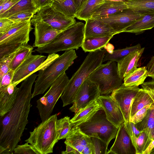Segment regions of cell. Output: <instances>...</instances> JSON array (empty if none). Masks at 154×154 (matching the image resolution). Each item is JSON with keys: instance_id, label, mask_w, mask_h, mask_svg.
Masks as SVG:
<instances>
[{"instance_id": "1f68e13d", "label": "cell", "mask_w": 154, "mask_h": 154, "mask_svg": "<svg viewBox=\"0 0 154 154\" xmlns=\"http://www.w3.org/2000/svg\"><path fill=\"white\" fill-rule=\"evenodd\" d=\"M33 47L28 43L23 44L17 51L10 65V69L14 71L29 55L32 54Z\"/></svg>"}, {"instance_id": "d590c367", "label": "cell", "mask_w": 154, "mask_h": 154, "mask_svg": "<svg viewBox=\"0 0 154 154\" xmlns=\"http://www.w3.org/2000/svg\"><path fill=\"white\" fill-rule=\"evenodd\" d=\"M129 135L136 151V154H142L147 139L146 134L142 132L138 137L132 132L126 131Z\"/></svg>"}, {"instance_id": "f6af8a7d", "label": "cell", "mask_w": 154, "mask_h": 154, "mask_svg": "<svg viewBox=\"0 0 154 154\" xmlns=\"http://www.w3.org/2000/svg\"><path fill=\"white\" fill-rule=\"evenodd\" d=\"M142 88L149 94L154 102V79L151 81L144 82L141 84Z\"/></svg>"}, {"instance_id": "60d3db41", "label": "cell", "mask_w": 154, "mask_h": 154, "mask_svg": "<svg viewBox=\"0 0 154 154\" xmlns=\"http://www.w3.org/2000/svg\"><path fill=\"white\" fill-rule=\"evenodd\" d=\"M26 142L24 144L17 145L14 150V153L18 154H39L30 144Z\"/></svg>"}, {"instance_id": "680465c9", "label": "cell", "mask_w": 154, "mask_h": 154, "mask_svg": "<svg viewBox=\"0 0 154 154\" xmlns=\"http://www.w3.org/2000/svg\"></svg>"}, {"instance_id": "30bf717a", "label": "cell", "mask_w": 154, "mask_h": 154, "mask_svg": "<svg viewBox=\"0 0 154 154\" xmlns=\"http://www.w3.org/2000/svg\"><path fill=\"white\" fill-rule=\"evenodd\" d=\"M42 20L57 30L62 31L76 22L74 18H70L57 10L51 5L39 9L31 21Z\"/></svg>"}, {"instance_id": "e575fe53", "label": "cell", "mask_w": 154, "mask_h": 154, "mask_svg": "<svg viewBox=\"0 0 154 154\" xmlns=\"http://www.w3.org/2000/svg\"><path fill=\"white\" fill-rule=\"evenodd\" d=\"M57 127L59 140L66 139L72 128L70 117L66 116L57 120Z\"/></svg>"}, {"instance_id": "d6a6232c", "label": "cell", "mask_w": 154, "mask_h": 154, "mask_svg": "<svg viewBox=\"0 0 154 154\" xmlns=\"http://www.w3.org/2000/svg\"><path fill=\"white\" fill-rule=\"evenodd\" d=\"M141 48L140 44H138L133 46L116 49L113 51L111 53L108 52L105 55L103 62L112 60L118 63L129 54Z\"/></svg>"}, {"instance_id": "52a82bcc", "label": "cell", "mask_w": 154, "mask_h": 154, "mask_svg": "<svg viewBox=\"0 0 154 154\" xmlns=\"http://www.w3.org/2000/svg\"><path fill=\"white\" fill-rule=\"evenodd\" d=\"M77 127L89 137L99 138L108 146L116 138L119 128L107 119L102 108L91 119Z\"/></svg>"}, {"instance_id": "c3c4849f", "label": "cell", "mask_w": 154, "mask_h": 154, "mask_svg": "<svg viewBox=\"0 0 154 154\" xmlns=\"http://www.w3.org/2000/svg\"><path fill=\"white\" fill-rule=\"evenodd\" d=\"M148 76L154 79V56L152 57L147 65Z\"/></svg>"}, {"instance_id": "d4e9b609", "label": "cell", "mask_w": 154, "mask_h": 154, "mask_svg": "<svg viewBox=\"0 0 154 154\" xmlns=\"http://www.w3.org/2000/svg\"><path fill=\"white\" fill-rule=\"evenodd\" d=\"M113 35L84 38L81 47L85 52H91L105 47Z\"/></svg>"}, {"instance_id": "ab89813d", "label": "cell", "mask_w": 154, "mask_h": 154, "mask_svg": "<svg viewBox=\"0 0 154 154\" xmlns=\"http://www.w3.org/2000/svg\"><path fill=\"white\" fill-rule=\"evenodd\" d=\"M35 14L34 13L32 12H22L14 14L8 18L15 23L27 22L31 21V19Z\"/></svg>"}, {"instance_id": "e0dca14e", "label": "cell", "mask_w": 154, "mask_h": 154, "mask_svg": "<svg viewBox=\"0 0 154 154\" xmlns=\"http://www.w3.org/2000/svg\"><path fill=\"white\" fill-rule=\"evenodd\" d=\"M85 21L84 38L113 36L117 34L109 25L98 20L90 18Z\"/></svg>"}, {"instance_id": "7c38bea8", "label": "cell", "mask_w": 154, "mask_h": 154, "mask_svg": "<svg viewBox=\"0 0 154 154\" xmlns=\"http://www.w3.org/2000/svg\"><path fill=\"white\" fill-rule=\"evenodd\" d=\"M100 95L97 86L88 78L79 88L73 105L69 108V110L76 113L85 107Z\"/></svg>"}, {"instance_id": "ee69618b", "label": "cell", "mask_w": 154, "mask_h": 154, "mask_svg": "<svg viewBox=\"0 0 154 154\" xmlns=\"http://www.w3.org/2000/svg\"><path fill=\"white\" fill-rule=\"evenodd\" d=\"M15 23L8 18H0V35L6 32Z\"/></svg>"}, {"instance_id": "f35d334b", "label": "cell", "mask_w": 154, "mask_h": 154, "mask_svg": "<svg viewBox=\"0 0 154 154\" xmlns=\"http://www.w3.org/2000/svg\"><path fill=\"white\" fill-rule=\"evenodd\" d=\"M16 51L0 59V79L10 69L11 61Z\"/></svg>"}, {"instance_id": "4dcf8cb0", "label": "cell", "mask_w": 154, "mask_h": 154, "mask_svg": "<svg viewBox=\"0 0 154 154\" xmlns=\"http://www.w3.org/2000/svg\"><path fill=\"white\" fill-rule=\"evenodd\" d=\"M128 8L140 13L154 12V0H125Z\"/></svg>"}, {"instance_id": "74e56055", "label": "cell", "mask_w": 154, "mask_h": 154, "mask_svg": "<svg viewBox=\"0 0 154 154\" xmlns=\"http://www.w3.org/2000/svg\"><path fill=\"white\" fill-rule=\"evenodd\" d=\"M93 145L94 154H107L108 145L103 140L95 137H90Z\"/></svg>"}, {"instance_id": "83f0119b", "label": "cell", "mask_w": 154, "mask_h": 154, "mask_svg": "<svg viewBox=\"0 0 154 154\" xmlns=\"http://www.w3.org/2000/svg\"><path fill=\"white\" fill-rule=\"evenodd\" d=\"M148 76L146 66L137 68L123 79V84L126 86H138L142 84Z\"/></svg>"}, {"instance_id": "4316f807", "label": "cell", "mask_w": 154, "mask_h": 154, "mask_svg": "<svg viewBox=\"0 0 154 154\" xmlns=\"http://www.w3.org/2000/svg\"><path fill=\"white\" fill-rule=\"evenodd\" d=\"M105 0H86L82 7L77 12L75 17L85 21L90 19L96 10Z\"/></svg>"}, {"instance_id": "f907efd6", "label": "cell", "mask_w": 154, "mask_h": 154, "mask_svg": "<svg viewBox=\"0 0 154 154\" xmlns=\"http://www.w3.org/2000/svg\"><path fill=\"white\" fill-rule=\"evenodd\" d=\"M82 154H94L93 146L92 142L85 146L82 152Z\"/></svg>"}, {"instance_id": "2e32d148", "label": "cell", "mask_w": 154, "mask_h": 154, "mask_svg": "<svg viewBox=\"0 0 154 154\" xmlns=\"http://www.w3.org/2000/svg\"><path fill=\"white\" fill-rule=\"evenodd\" d=\"M107 154H136L135 149L125 129L124 122L119 127L115 141Z\"/></svg>"}, {"instance_id": "7dc6e473", "label": "cell", "mask_w": 154, "mask_h": 154, "mask_svg": "<svg viewBox=\"0 0 154 154\" xmlns=\"http://www.w3.org/2000/svg\"><path fill=\"white\" fill-rule=\"evenodd\" d=\"M20 0H8L4 4L2 9L0 11L1 15L11 8Z\"/></svg>"}, {"instance_id": "7402d4cb", "label": "cell", "mask_w": 154, "mask_h": 154, "mask_svg": "<svg viewBox=\"0 0 154 154\" xmlns=\"http://www.w3.org/2000/svg\"><path fill=\"white\" fill-rule=\"evenodd\" d=\"M135 126L139 130L145 132L147 136L143 152L154 139V103L152 104L148 110L143 119L141 122L135 124Z\"/></svg>"}, {"instance_id": "bcb514c9", "label": "cell", "mask_w": 154, "mask_h": 154, "mask_svg": "<svg viewBox=\"0 0 154 154\" xmlns=\"http://www.w3.org/2000/svg\"><path fill=\"white\" fill-rule=\"evenodd\" d=\"M34 6L38 9L51 5L53 0H31Z\"/></svg>"}, {"instance_id": "9c48e42d", "label": "cell", "mask_w": 154, "mask_h": 154, "mask_svg": "<svg viewBox=\"0 0 154 154\" xmlns=\"http://www.w3.org/2000/svg\"><path fill=\"white\" fill-rule=\"evenodd\" d=\"M60 55L57 54L46 56L31 54L15 70L12 84L17 86L31 75L45 68Z\"/></svg>"}, {"instance_id": "484cf974", "label": "cell", "mask_w": 154, "mask_h": 154, "mask_svg": "<svg viewBox=\"0 0 154 154\" xmlns=\"http://www.w3.org/2000/svg\"><path fill=\"white\" fill-rule=\"evenodd\" d=\"M154 103L153 100L148 93L142 88H140L132 102L130 119L146 106Z\"/></svg>"}, {"instance_id": "836d02e7", "label": "cell", "mask_w": 154, "mask_h": 154, "mask_svg": "<svg viewBox=\"0 0 154 154\" xmlns=\"http://www.w3.org/2000/svg\"><path fill=\"white\" fill-rule=\"evenodd\" d=\"M51 5L67 17H75L78 9L73 0H65L60 2L54 0Z\"/></svg>"}, {"instance_id": "7a4b0ae2", "label": "cell", "mask_w": 154, "mask_h": 154, "mask_svg": "<svg viewBox=\"0 0 154 154\" xmlns=\"http://www.w3.org/2000/svg\"><path fill=\"white\" fill-rule=\"evenodd\" d=\"M105 55V51L101 49L89 52L79 68L69 80L61 96L63 107L73 103L81 85L102 64Z\"/></svg>"}, {"instance_id": "3957f363", "label": "cell", "mask_w": 154, "mask_h": 154, "mask_svg": "<svg viewBox=\"0 0 154 154\" xmlns=\"http://www.w3.org/2000/svg\"><path fill=\"white\" fill-rule=\"evenodd\" d=\"M78 56L74 49L65 51L49 64L38 71L32 98L43 94L60 75L65 72Z\"/></svg>"}, {"instance_id": "44dd1931", "label": "cell", "mask_w": 154, "mask_h": 154, "mask_svg": "<svg viewBox=\"0 0 154 154\" xmlns=\"http://www.w3.org/2000/svg\"><path fill=\"white\" fill-rule=\"evenodd\" d=\"M128 8L124 2H115L105 0L94 12L91 19L106 17Z\"/></svg>"}, {"instance_id": "9a60e30c", "label": "cell", "mask_w": 154, "mask_h": 154, "mask_svg": "<svg viewBox=\"0 0 154 154\" xmlns=\"http://www.w3.org/2000/svg\"><path fill=\"white\" fill-rule=\"evenodd\" d=\"M105 112L107 119L116 127L125 122L122 112L116 102L110 96L101 95L97 99Z\"/></svg>"}, {"instance_id": "f5cc1de1", "label": "cell", "mask_w": 154, "mask_h": 154, "mask_svg": "<svg viewBox=\"0 0 154 154\" xmlns=\"http://www.w3.org/2000/svg\"><path fill=\"white\" fill-rule=\"evenodd\" d=\"M78 9V11L82 7L86 0H73Z\"/></svg>"}, {"instance_id": "6da1fadb", "label": "cell", "mask_w": 154, "mask_h": 154, "mask_svg": "<svg viewBox=\"0 0 154 154\" xmlns=\"http://www.w3.org/2000/svg\"><path fill=\"white\" fill-rule=\"evenodd\" d=\"M38 75H31L21 83L15 102L11 110L1 122L0 146L14 151L28 123V117L32 106L31 90ZM2 118V117H1Z\"/></svg>"}, {"instance_id": "ba28073f", "label": "cell", "mask_w": 154, "mask_h": 154, "mask_svg": "<svg viewBox=\"0 0 154 154\" xmlns=\"http://www.w3.org/2000/svg\"><path fill=\"white\" fill-rule=\"evenodd\" d=\"M69 79L66 72L53 82L45 94L36 101L41 120L44 121L49 118L58 100L63 94Z\"/></svg>"}, {"instance_id": "db71d44e", "label": "cell", "mask_w": 154, "mask_h": 154, "mask_svg": "<svg viewBox=\"0 0 154 154\" xmlns=\"http://www.w3.org/2000/svg\"><path fill=\"white\" fill-rule=\"evenodd\" d=\"M13 151H11L8 149L5 148L0 146V154H13Z\"/></svg>"}, {"instance_id": "816d5d0a", "label": "cell", "mask_w": 154, "mask_h": 154, "mask_svg": "<svg viewBox=\"0 0 154 154\" xmlns=\"http://www.w3.org/2000/svg\"><path fill=\"white\" fill-rule=\"evenodd\" d=\"M154 148V139L150 143L146 149L143 152L142 154H150L152 150Z\"/></svg>"}, {"instance_id": "ffe728a7", "label": "cell", "mask_w": 154, "mask_h": 154, "mask_svg": "<svg viewBox=\"0 0 154 154\" xmlns=\"http://www.w3.org/2000/svg\"><path fill=\"white\" fill-rule=\"evenodd\" d=\"M19 88L12 83L4 91L0 92V116L2 117L10 111L16 100Z\"/></svg>"}, {"instance_id": "681fc988", "label": "cell", "mask_w": 154, "mask_h": 154, "mask_svg": "<svg viewBox=\"0 0 154 154\" xmlns=\"http://www.w3.org/2000/svg\"><path fill=\"white\" fill-rule=\"evenodd\" d=\"M66 145V150L65 151H63L61 152L62 154H80L79 153L72 147L68 145Z\"/></svg>"}, {"instance_id": "8992f818", "label": "cell", "mask_w": 154, "mask_h": 154, "mask_svg": "<svg viewBox=\"0 0 154 154\" xmlns=\"http://www.w3.org/2000/svg\"><path fill=\"white\" fill-rule=\"evenodd\" d=\"M89 79L97 87L101 95H107L123 84L116 62L109 60L102 64L89 76Z\"/></svg>"}, {"instance_id": "cb8c5ba5", "label": "cell", "mask_w": 154, "mask_h": 154, "mask_svg": "<svg viewBox=\"0 0 154 154\" xmlns=\"http://www.w3.org/2000/svg\"><path fill=\"white\" fill-rule=\"evenodd\" d=\"M101 108L96 99L85 107L79 110L70 119L72 128L77 127L89 119Z\"/></svg>"}, {"instance_id": "f1b7e54d", "label": "cell", "mask_w": 154, "mask_h": 154, "mask_svg": "<svg viewBox=\"0 0 154 154\" xmlns=\"http://www.w3.org/2000/svg\"><path fill=\"white\" fill-rule=\"evenodd\" d=\"M32 28L31 22L23 28L15 32L0 42V44L6 43H28L29 40V33Z\"/></svg>"}, {"instance_id": "9f6ffc18", "label": "cell", "mask_w": 154, "mask_h": 154, "mask_svg": "<svg viewBox=\"0 0 154 154\" xmlns=\"http://www.w3.org/2000/svg\"><path fill=\"white\" fill-rule=\"evenodd\" d=\"M53 0L59 2H64L65 0Z\"/></svg>"}, {"instance_id": "6f0895ef", "label": "cell", "mask_w": 154, "mask_h": 154, "mask_svg": "<svg viewBox=\"0 0 154 154\" xmlns=\"http://www.w3.org/2000/svg\"><path fill=\"white\" fill-rule=\"evenodd\" d=\"M3 0H0V2H2V1Z\"/></svg>"}, {"instance_id": "5b68a950", "label": "cell", "mask_w": 154, "mask_h": 154, "mask_svg": "<svg viewBox=\"0 0 154 154\" xmlns=\"http://www.w3.org/2000/svg\"><path fill=\"white\" fill-rule=\"evenodd\" d=\"M57 120L56 114L42 122L29 132V137L25 141L32 145L39 154L52 153L54 145L59 140Z\"/></svg>"}, {"instance_id": "277c9868", "label": "cell", "mask_w": 154, "mask_h": 154, "mask_svg": "<svg viewBox=\"0 0 154 154\" xmlns=\"http://www.w3.org/2000/svg\"><path fill=\"white\" fill-rule=\"evenodd\" d=\"M85 24L76 22L59 33L50 44L37 48L35 51L40 54H56L62 51L77 50L81 47L84 38Z\"/></svg>"}, {"instance_id": "8d00e7d4", "label": "cell", "mask_w": 154, "mask_h": 154, "mask_svg": "<svg viewBox=\"0 0 154 154\" xmlns=\"http://www.w3.org/2000/svg\"><path fill=\"white\" fill-rule=\"evenodd\" d=\"M22 43H6L0 44V59L17 51Z\"/></svg>"}, {"instance_id": "d6986e66", "label": "cell", "mask_w": 154, "mask_h": 154, "mask_svg": "<svg viewBox=\"0 0 154 154\" xmlns=\"http://www.w3.org/2000/svg\"><path fill=\"white\" fill-rule=\"evenodd\" d=\"M91 143L90 137L82 132L78 127L72 128L64 142L66 145L74 148L80 154H82L85 146Z\"/></svg>"}, {"instance_id": "603a6c76", "label": "cell", "mask_w": 154, "mask_h": 154, "mask_svg": "<svg viewBox=\"0 0 154 154\" xmlns=\"http://www.w3.org/2000/svg\"><path fill=\"white\" fill-rule=\"evenodd\" d=\"M154 27V12L143 13L141 17L126 28L124 32L139 34Z\"/></svg>"}, {"instance_id": "ac0fdd59", "label": "cell", "mask_w": 154, "mask_h": 154, "mask_svg": "<svg viewBox=\"0 0 154 154\" xmlns=\"http://www.w3.org/2000/svg\"><path fill=\"white\" fill-rule=\"evenodd\" d=\"M144 48L133 52L117 63L119 76L123 79L132 72L137 66L138 62L144 50Z\"/></svg>"}, {"instance_id": "7bdbcfd3", "label": "cell", "mask_w": 154, "mask_h": 154, "mask_svg": "<svg viewBox=\"0 0 154 154\" xmlns=\"http://www.w3.org/2000/svg\"><path fill=\"white\" fill-rule=\"evenodd\" d=\"M152 104H148L138 111L130 118L129 121L135 124L141 122L146 116L148 110Z\"/></svg>"}, {"instance_id": "4fadbf2b", "label": "cell", "mask_w": 154, "mask_h": 154, "mask_svg": "<svg viewBox=\"0 0 154 154\" xmlns=\"http://www.w3.org/2000/svg\"><path fill=\"white\" fill-rule=\"evenodd\" d=\"M140 89L138 86H126L123 84L112 93L111 96L121 109L125 122L130 121L131 104Z\"/></svg>"}, {"instance_id": "11a10c76", "label": "cell", "mask_w": 154, "mask_h": 154, "mask_svg": "<svg viewBox=\"0 0 154 154\" xmlns=\"http://www.w3.org/2000/svg\"><path fill=\"white\" fill-rule=\"evenodd\" d=\"M110 1H115V2H123L125 0H106Z\"/></svg>"}, {"instance_id": "b9f144b4", "label": "cell", "mask_w": 154, "mask_h": 154, "mask_svg": "<svg viewBox=\"0 0 154 154\" xmlns=\"http://www.w3.org/2000/svg\"><path fill=\"white\" fill-rule=\"evenodd\" d=\"M14 72V71L10 69L0 79V92L5 90L12 83Z\"/></svg>"}, {"instance_id": "f546056e", "label": "cell", "mask_w": 154, "mask_h": 154, "mask_svg": "<svg viewBox=\"0 0 154 154\" xmlns=\"http://www.w3.org/2000/svg\"><path fill=\"white\" fill-rule=\"evenodd\" d=\"M38 10L34 6L31 0H20L4 13L0 15V18H8L17 13L24 12L35 14Z\"/></svg>"}, {"instance_id": "5bb4252c", "label": "cell", "mask_w": 154, "mask_h": 154, "mask_svg": "<svg viewBox=\"0 0 154 154\" xmlns=\"http://www.w3.org/2000/svg\"><path fill=\"white\" fill-rule=\"evenodd\" d=\"M34 26L35 47L44 46L51 43L61 31L57 30L42 20L31 21Z\"/></svg>"}, {"instance_id": "8fae6325", "label": "cell", "mask_w": 154, "mask_h": 154, "mask_svg": "<svg viewBox=\"0 0 154 154\" xmlns=\"http://www.w3.org/2000/svg\"><path fill=\"white\" fill-rule=\"evenodd\" d=\"M142 14L128 8L109 17L96 19L108 24L119 34L124 32Z\"/></svg>"}]
</instances>
